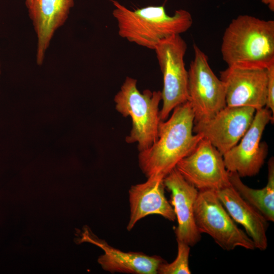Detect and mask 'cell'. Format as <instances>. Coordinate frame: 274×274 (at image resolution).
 I'll list each match as a JSON object with an SVG mask.
<instances>
[{"label":"cell","mask_w":274,"mask_h":274,"mask_svg":"<svg viewBox=\"0 0 274 274\" xmlns=\"http://www.w3.org/2000/svg\"><path fill=\"white\" fill-rule=\"evenodd\" d=\"M194 124V113L188 101L176 107L168 120H161L157 140L138 155L139 166L147 178L163 180L193 151L203 138L200 134H193Z\"/></svg>","instance_id":"cell-1"},{"label":"cell","mask_w":274,"mask_h":274,"mask_svg":"<svg viewBox=\"0 0 274 274\" xmlns=\"http://www.w3.org/2000/svg\"><path fill=\"white\" fill-rule=\"evenodd\" d=\"M221 52L228 67L266 68L274 62V21L238 16L224 31Z\"/></svg>","instance_id":"cell-2"},{"label":"cell","mask_w":274,"mask_h":274,"mask_svg":"<svg viewBox=\"0 0 274 274\" xmlns=\"http://www.w3.org/2000/svg\"><path fill=\"white\" fill-rule=\"evenodd\" d=\"M112 3L119 35L148 49L154 50L160 41L187 31L193 23L191 14L184 9L177 10L169 15L163 6L131 10L117 1L113 0Z\"/></svg>","instance_id":"cell-3"},{"label":"cell","mask_w":274,"mask_h":274,"mask_svg":"<svg viewBox=\"0 0 274 274\" xmlns=\"http://www.w3.org/2000/svg\"><path fill=\"white\" fill-rule=\"evenodd\" d=\"M114 100L116 110L131 119L132 128L126 142L137 143L139 152L149 148L158 139L161 91L146 89L141 92L137 80L127 77Z\"/></svg>","instance_id":"cell-4"},{"label":"cell","mask_w":274,"mask_h":274,"mask_svg":"<svg viewBox=\"0 0 274 274\" xmlns=\"http://www.w3.org/2000/svg\"><path fill=\"white\" fill-rule=\"evenodd\" d=\"M194 216L198 231L210 235L222 249L231 251L237 247L247 250L255 249L251 238L238 227L215 191H199Z\"/></svg>","instance_id":"cell-5"},{"label":"cell","mask_w":274,"mask_h":274,"mask_svg":"<svg viewBox=\"0 0 274 274\" xmlns=\"http://www.w3.org/2000/svg\"><path fill=\"white\" fill-rule=\"evenodd\" d=\"M187 49L180 35L160 41L155 47L157 59L163 75L161 120H165L177 106L188 100V71L184 61Z\"/></svg>","instance_id":"cell-6"},{"label":"cell","mask_w":274,"mask_h":274,"mask_svg":"<svg viewBox=\"0 0 274 274\" xmlns=\"http://www.w3.org/2000/svg\"><path fill=\"white\" fill-rule=\"evenodd\" d=\"M194 58L188 71V100L194 123L207 121L226 106L222 81L211 68L207 55L193 44Z\"/></svg>","instance_id":"cell-7"},{"label":"cell","mask_w":274,"mask_h":274,"mask_svg":"<svg viewBox=\"0 0 274 274\" xmlns=\"http://www.w3.org/2000/svg\"><path fill=\"white\" fill-rule=\"evenodd\" d=\"M176 168L198 191H216L231 185L223 155L205 138Z\"/></svg>","instance_id":"cell-8"},{"label":"cell","mask_w":274,"mask_h":274,"mask_svg":"<svg viewBox=\"0 0 274 274\" xmlns=\"http://www.w3.org/2000/svg\"><path fill=\"white\" fill-rule=\"evenodd\" d=\"M273 121V115L266 107L256 110L253 121L239 142L223 155L229 172L240 177H252L260 171L268 154V145L261 142L266 125Z\"/></svg>","instance_id":"cell-9"},{"label":"cell","mask_w":274,"mask_h":274,"mask_svg":"<svg viewBox=\"0 0 274 274\" xmlns=\"http://www.w3.org/2000/svg\"><path fill=\"white\" fill-rule=\"evenodd\" d=\"M256 110L226 106L210 119L194 124V133L201 134L222 155L235 146L250 126Z\"/></svg>","instance_id":"cell-10"},{"label":"cell","mask_w":274,"mask_h":274,"mask_svg":"<svg viewBox=\"0 0 274 274\" xmlns=\"http://www.w3.org/2000/svg\"><path fill=\"white\" fill-rule=\"evenodd\" d=\"M227 106L249 107L256 110L265 107L266 68L230 66L220 72Z\"/></svg>","instance_id":"cell-11"},{"label":"cell","mask_w":274,"mask_h":274,"mask_svg":"<svg viewBox=\"0 0 274 274\" xmlns=\"http://www.w3.org/2000/svg\"><path fill=\"white\" fill-rule=\"evenodd\" d=\"M75 241L77 244L87 242L102 249L104 254L99 256L97 262L104 270L111 273L157 274L159 265L165 261L159 256L124 252L115 248L96 236L88 226L79 232Z\"/></svg>","instance_id":"cell-12"},{"label":"cell","mask_w":274,"mask_h":274,"mask_svg":"<svg viewBox=\"0 0 274 274\" xmlns=\"http://www.w3.org/2000/svg\"><path fill=\"white\" fill-rule=\"evenodd\" d=\"M163 183L171 193V204L178 222L175 230L177 241L194 246L201 239L194 216L199 191L187 182L176 167L164 178Z\"/></svg>","instance_id":"cell-13"},{"label":"cell","mask_w":274,"mask_h":274,"mask_svg":"<svg viewBox=\"0 0 274 274\" xmlns=\"http://www.w3.org/2000/svg\"><path fill=\"white\" fill-rule=\"evenodd\" d=\"M163 180L149 177L145 182L132 185L128 190L130 217L127 225L131 230L142 218L150 215H158L174 221V209L165 197Z\"/></svg>","instance_id":"cell-14"},{"label":"cell","mask_w":274,"mask_h":274,"mask_svg":"<svg viewBox=\"0 0 274 274\" xmlns=\"http://www.w3.org/2000/svg\"><path fill=\"white\" fill-rule=\"evenodd\" d=\"M74 5V0H32L28 10L37 36L38 65L43 63L55 31L64 24Z\"/></svg>","instance_id":"cell-15"},{"label":"cell","mask_w":274,"mask_h":274,"mask_svg":"<svg viewBox=\"0 0 274 274\" xmlns=\"http://www.w3.org/2000/svg\"><path fill=\"white\" fill-rule=\"evenodd\" d=\"M215 192L233 221L244 227L255 249L265 250L267 247L268 221L244 200L231 185Z\"/></svg>","instance_id":"cell-16"},{"label":"cell","mask_w":274,"mask_h":274,"mask_svg":"<svg viewBox=\"0 0 274 274\" xmlns=\"http://www.w3.org/2000/svg\"><path fill=\"white\" fill-rule=\"evenodd\" d=\"M231 185L239 196L260 213L268 222L274 221V160L271 157L268 163L267 182L260 189L251 188L245 185L235 172H229Z\"/></svg>","instance_id":"cell-17"},{"label":"cell","mask_w":274,"mask_h":274,"mask_svg":"<svg viewBox=\"0 0 274 274\" xmlns=\"http://www.w3.org/2000/svg\"><path fill=\"white\" fill-rule=\"evenodd\" d=\"M178 243V253L176 259L171 263L165 261L159 266L157 273L159 274H190L189 266V257L190 246L180 242Z\"/></svg>","instance_id":"cell-18"},{"label":"cell","mask_w":274,"mask_h":274,"mask_svg":"<svg viewBox=\"0 0 274 274\" xmlns=\"http://www.w3.org/2000/svg\"><path fill=\"white\" fill-rule=\"evenodd\" d=\"M266 100L265 107L274 114V62L267 68Z\"/></svg>","instance_id":"cell-19"},{"label":"cell","mask_w":274,"mask_h":274,"mask_svg":"<svg viewBox=\"0 0 274 274\" xmlns=\"http://www.w3.org/2000/svg\"><path fill=\"white\" fill-rule=\"evenodd\" d=\"M261 2L266 5L269 9L273 12L274 11V0H260Z\"/></svg>","instance_id":"cell-20"},{"label":"cell","mask_w":274,"mask_h":274,"mask_svg":"<svg viewBox=\"0 0 274 274\" xmlns=\"http://www.w3.org/2000/svg\"><path fill=\"white\" fill-rule=\"evenodd\" d=\"M32 0H25V5L27 9H28L31 4Z\"/></svg>","instance_id":"cell-21"},{"label":"cell","mask_w":274,"mask_h":274,"mask_svg":"<svg viewBox=\"0 0 274 274\" xmlns=\"http://www.w3.org/2000/svg\"><path fill=\"white\" fill-rule=\"evenodd\" d=\"M1 61H0V75H1Z\"/></svg>","instance_id":"cell-22"}]
</instances>
